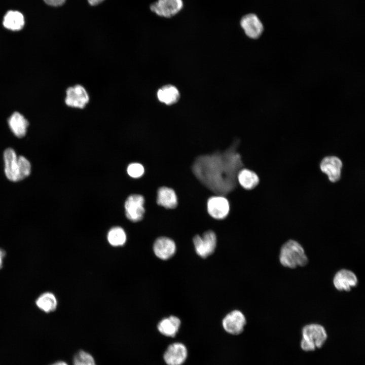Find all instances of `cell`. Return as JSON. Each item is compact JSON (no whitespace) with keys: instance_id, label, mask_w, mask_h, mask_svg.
I'll return each mask as SVG.
<instances>
[{"instance_id":"cell-18","label":"cell","mask_w":365,"mask_h":365,"mask_svg":"<svg viewBox=\"0 0 365 365\" xmlns=\"http://www.w3.org/2000/svg\"><path fill=\"white\" fill-rule=\"evenodd\" d=\"M180 323V320L177 317L170 316L159 322L158 329L162 335L174 337L178 331Z\"/></svg>"},{"instance_id":"cell-26","label":"cell","mask_w":365,"mask_h":365,"mask_svg":"<svg viewBox=\"0 0 365 365\" xmlns=\"http://www.w3.org/2000/svg\"><path fill=\"white\" fill-rule=\"evenodd\" d=\"M48 5L53 7H58L62 5L65 0H44Z\"/></svg>"},{"instance_id":"cell-11","label":"cell","mask_w":365,"mask_h":365,"mask_svg":"<svg viewBox=\"0 0 365 365\" xmlns=\"http://www.w3.org/2000/svg\"><path fill=\"white\" fill-rule=\"evenodd\" d=\"M333 282L335 288L340 291H349L358 283L356 274L352 271L342 269L335 274Z\"/></svg>"},{"instance_id":"cell-19","label":"cell","mask_w":365,"mask_h":365,"mask_svg":"<svg viewBox=\"0 0 365 365\" xmlns=\"http://www.w3.org/2000/svg\"><path fill=\"white\" fill-rule=\"evenodd\" d=\"M8 123L15 136L21 138L25 135L28 122L21 114L18 112L13 113L9 119Z\"/></svg>"},{"instance_id":"cell-10","label":"cell","mask_w":365,"mask_h":365,"mask_svg":"<svg viewBox=\"0 0 365 365\" xmlns=\"http://www.w3.org/2000/svg\"><path fill=\"white\" fill-rule=\"evenodd\" d=\"M222 324L227 333L239 335L243 331L246 324V318L242 312L235 310L225 316L223 319Z\"/></svg>"},{"instance_id":"cell-6","label":"cell","mask_w":365,"mask_h":365,"mask_svg":"<svg viewBox=\"0 0 365 365\" xmlns=\"http://www.w3.org/2000/svg\"><path fill=\"white\" fill-rule=\"evenodd\" d=\"M193 242L197 254L202 258H206L214 251L217 244V237L214 231L208 230L202 235H195L193 237Z\"/></svg>"},{"instance_id":"cell-20","label":"cell","mask_w":365,"mask_h":365,"mask_svg":"<svg viewBox=\"0 0 365 365\" xmlns=\"http://www.w3.org/2000/svg\"><path fill=\"white\" fill-rule=\"evenodd\" d=\"M157 96L160 102L167 105H171L178 100L179 92L175 86L168 85L159 89Z\"/></svg>"},{"instance_id":"cell-13","label":"cell","mask_w":365,"mask_h":365,"mask_svg":"<svg viewBox=\"0 0 365 365\" xmlns=\"http://www.w3.org/2000/svg\"><path fill=\"white\" fill-rule=\"evenodd\" d=\"M240 23L246 35L251 39L259 38L263 31L262 22L254 14L250 13L243 16Z\"/></svg>"},{"instance_id":"cell-4","label":"cell","mask_w":365,"mask_h":365,"mask_svg":"<svg viewBox=\"0 0 365 365\" xmlns=\"http://www.w3.org/2000/svg\"><path fill=\"white\" fill-rule=\"evenodd\" d=\"M302 335L301 346L306 351L314 350L316 347L320 348L327 338L324 327L316 323L305 325L302 328Z\"/></svg>"},{"instance_id":"cell-24","label":"cell","mask_w":365,"mask_h":365,"mask_svg":"<svg viewBox=\"0 0 365 365\" xmlns=\"http://www.w3.org/2000/svg\"><path fill=\"white\" fill-rule=\"evenodd\" d=\"M74 365H96L92 356L84 351H79L75 356Z\"/></svg>"},{"instance_id":"cell-7","label":"cell","mask_w":365,"mask_h":365,"mask_svg":"<svg viewBox=\"0 0 365 365\" xmlns=\"http://www.w3.org/2000/svg\"><path fill=\"white\" fill-rule=\"evenodd\" d=\"M144 203L142 196L138 194L130 195L125 203V213L128 219L133 222L140 221L145 212Z\"/></svg>"},{"instance_id":"cell-15","label":"cell","mask_w":365,"mask_h":365,"mask_svg":"<svg viewBox=\"0 0 365 365\" xmlns=\"http://www.w3.org/2000/svg\"><path fill=\"white\" fill-rule=\"evenodd\" d=\"M153 249L155 255L158 258L166 260L175 254L176 246L172 239L167 237H160L155 240Z\"/></svg>"},{"instance_id":"cell-8","label":"cell","mask_w":365,"mask_h":365,"mask_svg":"<svg viewBox=\"0 0 365 365\" xmlns=\"http://www.w3.org/2000/svg\"><path fill=\"white\" fill-rule=\"evenodd\" d=\"M183 5L182 0H158L150 6V9L159 16L170 18L182 9Z\"/></svg>"},{"instance_id":"cell-28","label":"cell","mask_w":365,"mask_h":365,"mask_svg":"<svg viewBox=\"0 0 365 365\" xmlns=\"http://www.w3.org/2000/svg\"><path fill=\"white\" fill-rule=\"evenodd\" d=\"M51 365H68L66 362L62 361L56 362Z\"/></svg>"},{"instance_id":"cell-23","label":"cell","mask_w":365,"mask_h":365,"mask_svg":"<svg viewBox=\"0 0 365 365\" xmlns=\"http://www.w3.org/2000/svg\"><path fill=\"white\" fill-rule=\"evenodd\" d=\"M107 240L110 244L114 246H122L126 241V235L124 230L120 227H115L108 231Z\"/></svg>"},{"instance_id":"cell-22","label":"cell","mask_w":365,"mask_h":365,"mask_svg":"<svg viewBox=\"0 0 365 365\" xmlns=\"http://www.w3.org/2000/svg\"><path fill=\"white\" fill-rule=\"evenodd\" d=\"M36 304L41 310L49 313L56 309L57 301L53 294L47 292L41 295L36 299Z\"/></svg>"},{"instance_id":"cell-25","label":"cell","mask_w":365,"mask_h":365,"mask_svg":"<svg viewBox=\"0 0 365 365\" xmlns=\"http://www.w3.org/2000/svg\"><path fill=\"white\" fill-rule=\"evenodd\" d=\"M127 172L131 177L138 178L143 174L144 168L141 164L138 163H131L127 167Z\"/></svg>"},{"instance_id":"cell-21","label":"cell","mask_w":365,"mask_h":365,"mask_svg":"<svg viewBox=\"0 0 365 365\" xmlns=\"http://www.w3.org/2000/svg\"><path fill=\"white\" fill-rule=\"evenodd\" d=\"M3 25L8 29L13 31L20 30L24 25L23 15L18 11H9L4 17Z\"/></svg>"},{"instance_id":"cell-2","label":"cell","mask_w":365,"mask_h":365,"mask_svg":"<svg viewBox=\"0 0 365 365\" xmlns=\"http://www.w3.org/2000/svg\"><path fill=\"white\" fill-rule=\"evenodd\" d=\"M5 173L7 178L12 181L21 180L29 175L31 165L24 157L18 156L12 148L7 149L4 153Z\"/></svg>"},{"instance_id":"cell-9","label":"cell","mask_w":365,"mask_h":365,"mask_svg":"<svg viewBox=\"0 0 365 365\" xmlns=\"http://www.w3.org/2000/svg\"><path fill=\"white\" fill-rule=\"evenodd\" d=\"M89 101V95L85 88L80 85L69 87L66 91L65 102L70 107L83 108Z\"/></svg>"},{"instance_id":"cell-17","label":"cell","mask_w":365,"mask_h":365,"mask_svg":"<svg viewBox=\"0 0 365 365\" xmlns=\"http://www.w3.org/2000/svg\"><path fill=\"white\" fill-rule=\"evenodd\" d=\"M237 180L240 186L245 190L254 189L260 182L258 174L248 168H242L238 172Z\"/></svg>"},{"instance_id":"cell-14","label":"cell","mask_w":365,"mask_h":365,"mask_svg":"<svg viewBox=\"0 0 365 365\" xmlns=\"http://www.w3.org/2000/svg\"><path fill=\"white\" fill-rule=\"evenodd\" d=\"M187 349L180 343L170 345L164 354V359L168 365H181L187 357Z\"/></svg>"},{"instance_id":"cell-12","label":"cell","mask_w":365,"mask_h":365,"mask_svg":"<svg viewBox=\"0 0 365 365\" xmlns=\"http://www.w3.org/2000/svg\"><path fill=\"white\" fill-rule=\"evenodd\" d=\"M342 162L336 156H327L321 161L320 168L322 172L328 177L330 181L333 182L338 181L341 175Z\"/></svg>"},{"instance_id":"cell-5","label":"cell","mask_w":365,"mask_h":365,"mask_svg":"<svg viewBox=\"0 0 365 365\" xmlns=\"http://www.w3.org/2000/svg\"><path fill=\"white\" fill-rule=\"evenodd\" d=\"M206 209L207 214L213 219L223 220L230 213V201L224 195H212L206 200Z\"/></svg>"},{"instance_id":"cell-3","label":"cell","mask_w":365,"mask_h":365,"mask_svg":"<svg viewBox=\"0 0 365 365\" xmlns=\"http://www.w3.org/2000/svg\"><path fill=\"white\" fill-rule=\"evenodd\" d=\"M279 262L282 266L290 269L304 267L308 263V258L303 247L298 241L289 240L281 247Z\"/></svg>"},{"instance_id":"cell-29","label":"cell","mask_w":365,"mask_h":365,"mask_svg":"<svg viewBox=\"0 0 365 365\" xmlns=\"http://www.w3.org/2000/svg\"><path fill=\"white\" fill-rule=\"evenodd\" d=\"M3 258L0 255V268L2 267Z\"/></svg>"},{"instance_id":"cell-27","label":"cell","mask_w":365,"mask_h":365,"mask_svg":"<svg viewBox=\"0 0 365 365\" xmlns=\"http://www.w3.org/2000/svg\"><path fill=\"white\" fill-rule=\"evenodd\" d=\"M89 4L91 6H96L101 2H102L104 0H87Z\"/></svg>"},{"instance_id":"cell-16","label":"cell","mask_w":365,"mask_h":365,"mask_svg":"<svg viewBox=\"0 0 365 365\" xmlns=\"http://www.w3.org/2000/svg\"><path fill=\"white\" fill-rule=\"evenodd\" d=\"M157 203L168 209H174L178 205V196L172 188L166 186L159 188L157 191Z\"/></svg>"},{"instance_id":"cell-1","label":"cell","mask_w":365,"mask_h":365,"mask_svg":"<svg viewBox=\"0 0 365 365\" xmlns=\"http://www.w3.org/2000/svg\"><path fill=\"white\" fill-rule=\"evenodd\" d=\"M237 143L223 152L199 155L192 165L194 177L215 195H227L237 187V175L244 166Z\"/></svg>"}]
</instances>
